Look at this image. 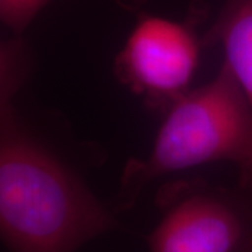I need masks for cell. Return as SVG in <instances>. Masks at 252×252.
I'll use <instances>...</instances> for the list:
<instances>
[{
    "instance_id": "obj_1",
    "label": "cell",
    "mask_w": 252,
    "mask_h": 252,
    "mask_svg": "<svg viewBox=\"0 0 252 252\" xmlns=\"http://www.w3.org/2000/svg\"><path fill=\"white\" fill-rule=\"evenodd\" d=\"M0 93V233L10 252H76L118 227L80 177L18 119Z\"/></svg>"
},
{
    "instance_id": "obj_2",
    "label": "cell",
    "mask_w": 252,
    "mask_h": 252,
    "mask_svg": "<svg viewBox=\"0 0 252 252\" xmlns=\"http://www.w3.org/2000/svg\"><path fill=\"white\" fill-rule=\"evenodd\" d=\"M251 157V108L234 73L223 63L209 83L188 90L165 111L150 153L126 161L115 207H133L146 187L167 174L223 160L241 170Z\"/></svg>"
},
{
    "instance_id": "obj_3",
    "label": "cell",
    "mask_w": 252,
    "mask_h": 252,
    "mask_svg": "<svg viewBox=\"0 0 252 252\" xmlns=\"http://www.w3.org/2000/svg\"><path fill=\"white\" fill-rule=\"evenodd\" d=\"M161 219L150 252H252V189L175 180L156 195Z\"/></svg>"
},
{
    "instance_id": "obj_4",
    "label": "cell",
    "mask_w": 252,
    "mask_h": 252,
    "mask_svg": "<svg viewBox=\"0 0 252 252\" xmlns=\"http://www.w3.org/2000/svg\"><path fill=\"white\" fill-rule=\"evenodd\" d=\"M199 49L190 26L144 16L115 58V74L150 108L164 111L188 91L198 69Z\"/></svg>"
},
{
    "instance_id": "obj_5",
    "label": "cell",
    "mask_w": 252,
    "mask_h": 252,
    "mask_svg": "<svg viewBox=\"0 0 252 252\" xmlns=\"http://www.w3.org/2000/svg\"><path fill=\"white\" fill-rule=\"evenodd\" d=\"M203 44L223 48V63L234 73L252 112V0H224ZM238 171V184L252 189V157Z\"/></svg>"
},
{
    "instance_id": "obj_6",
    "label": "cell",
    "mask_w": 252,
    "mask_h": 252,
    "mask_svg": "<svg viewBox=\"0 0 252 252\" xmlns=\"http://www.w3.org/2000/svg\"><path fill=\"white\" fill-rule=\"evenodd\" d=\"M51 0H0V18L16 36H20L36 14Z\"/></svg>"
}]
</instances>
